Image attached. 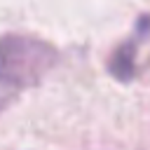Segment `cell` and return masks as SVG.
<instances>
[{
  "label": "cell",
  "mask_w": 150,
  "mask_h": 150,
  "mask_svg": "<svg viewBox=\"0 0 150 150\" xmlns=\"http://www.w3.org/2000/svg\"><path fill=\"white\" fill-rule=\"evenodd\" d=\"M134 68H136V42H124L115 49V54L110 56V73L122 80L129 82L134 77Z\"/></svg>",
  "instance_id": "2"
},
{
  "label": "cell",
  "mask_w": 150,
  "mask_h": 150,
  "mask_svg": "<svg viewBox=\"0 0 150 150\" xmlns=\"http://www.w3.org/2000/svg\"><path fill=\"white\" fill-rule=\"evenodd\" d=\"M5 103H7V96H5V94H2V91H0V110H2V108H5Z\"/></svg>",
  "instance_id": "3"
},
{
  "label": "cell",
  "mask_w": 150,
  "mask_h": 150,
  "mask_svg": "<svg viewBox=\"0 0 150 150\" xmlns=\"http://www.w3.org/2000/svg\"><path fill=\"white\" fill-rule=\"evenodd\" d=\"M54 45L26 35V33H2L0 35V84L2 87H33L47 77L56 66Z\"/></svg>",
  "instance_id": "1"
}]
</instances>
